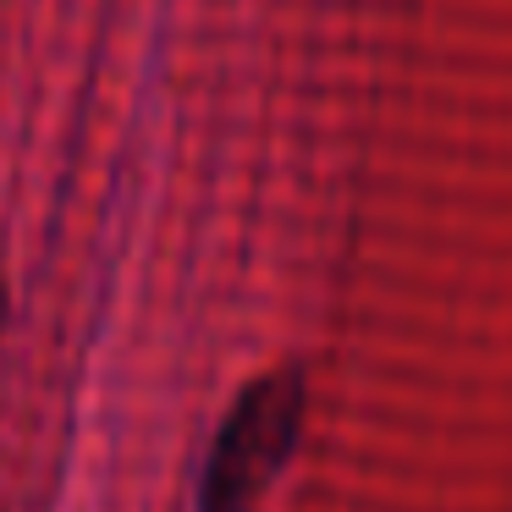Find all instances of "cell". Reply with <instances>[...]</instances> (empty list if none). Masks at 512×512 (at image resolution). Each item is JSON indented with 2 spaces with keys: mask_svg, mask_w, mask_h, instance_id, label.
Listing matches in <instances>:
<instances>
[{
  "mask_svg": "<svg viewBox=\"0 0 512 512\" xmlns=\"http://www.w3.org/2000/svg\"><path fill=\"white\" fill-rule=\"evenodd\" d=\"M303 408H309V380L298 364L265 369L259 380H248L204 457L199 512H259L270 479L298 452Z\"/></svg>",
  "mask_w": 512,
  "mask_h": 512,
  "instance_id": "cell-1",
  "label": "cell"
},
{
  "mask_svg": "<svg viewBox=\"0 0 512 512\" xmlns=\"http://www.w3.org/2000/svg\"><path fill=\"white\" fill-rule=\"evenodd\" d=\"M6 314H12V298H6V270H0V331H6Z\"/></svg>",
  "mask_w": 512,
  "mask_h": 512,
  "instance_id": "cell-2",
  "label": "cell"
}]
</instances>
